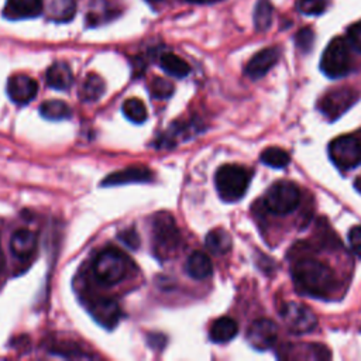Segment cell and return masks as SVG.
<instances>
[{
	"label": "cell",
	"instance_id": "obj_1",
	"mask_svg": "<svg viewBox=\"0 0 361 361\" xmlns=\"http://www.w3.org/2000/svg\"><path fill=\"white\" fill-rule=\"evenodd\" d=\"M292 278L298 290L316 298L327 296L336 283L331 269L313 258L298 259L292 265Z\"/></svg>",
	"mask_w": 361,
	"mask_h": 361
},
{
	"label": "cell",
	"instance_id": "obj_2",
	"mask_svg": "<svg viewBox=\"0 0 361 361\" xmlns=\"http://www.w3.org/2000/svg\"><path fill=\"white\" fill-rule=\"evenodd\" d=\"M182 235L175 219L166 213H157L152 219V251L154 255L166 261L173 257L180 248Z\"/></svg>",
	"mask_w": 361,
	"mask_h": 361
},
{
	"label": "cell",
	"instance_id": "obj_3",
	"mask_svg": "<svg viewBox=\"0 0 361 361\" xmlns=\"http://www.w3.org/2000/svg\"><path fill=\"white\" fill-rule=\"evenodd\" d=\"M251 182V172L241 166L234 164L223 165L217 169L214 175V185L217 189V193L221 200L227 203H233L240 200Z\"/></svg>",
	"mask_w": 361,
	"mask_h": 361
},
{
	"label": "cell",
	"instance_id": "obj_4",
	"mask_svg": "<svg viewBox=\"0 0 361 361\" xmlns=\"http://www.w3.org/2000/svg\"><path fill=\"white\" fill-rule=\"evenodd\" d=\"M92 267L97 281L107 285H114L121 282L128 275L131 262L121 250L109 247L97 252Z\"/></svg>",
	"mask_w": 361,
	"mask_h": 361
},
{
	"label": "cell",
	"instance_id": "obj_5",
	"mask_svg": "<svg viewBox=\"0 0 361 361\" xmlns=\"http://www.w3.org/2000/svg\"><path fill=\"white\" fill-rule=\"evenodd\" d=\"M322 72L331 78L338 79L345 76L351 71V55L348 41L343 37H336L323 51L320 59Z\"/></svg>",
	"mask_w": 361,
	"mask_h": 361
},
{
	"label": "cell",
	"instance_id": "obj_6",
	"mask_svg": "<svg viewBox=\"0 0 361 361\" xmlns=\"http://www.w3.org/2000/svg\"><path fill=\"white\" fill-rule=\"evenodd\" d=\"M300 200L299 189L289 180H278L265 192L262 204L274 214H288L293 212Z\"/></svg>",
	"mask_w": 361,
	"mask_h": 361
},
{
	"label": "cell",
	"instance_id": "obj_7",
	"mask_svg": "<svg viewBox=\"0 0 361 361\" xmlns=\"http://www.w3.org/2000/svg\"><path fill=\"white\" fill-rule=\"evenodd\" d=\"M331 162L340 169H353L361 164V142L354 135H341L329 145Z\"/></svg>",
	"mask_w": 361,
	"mask_h": 361
},
{
	"label": "cell",
	"instance_id": "obj_8",
	"mask_svg": "<svg viewBox=\"0 0 361 361\" xmlns=\"http://www.w3.org/2000/svg\"><path fill=\"white\" fill-rule=\"evenodd\" d=\"M281 319L293 334H306L317 326V317L312 309L298 302L283 303L281 307Z\"/></svg>",
	"mask_w": 361,
	"mask_h": 361
},
{
	"label": "cell",
	"instance_id": "obj_9",
	"mask_svg": "<svg viewBox=\"0 0 361 361\" xmlns=\"http://www.w3.org/2000/svg\"><path fill=\"white\" fill-rule=\"evenodd\" d=\"M85 305L92 317L106 329H113L121 317L120 306L110 298L92 296L86 299Z\"/></svg>",
	"mask_w": 361,
	"mask_h": 361
},
{
	"label": "cell",
	"instance_id": "obj_10",
	"mask_svg": "<svg viewBox=\"0 0 361 361\" xmlns=\"http://www.w3.org/2000/svg\"><path fill=\"white\" fill-rule=\"evenodd\" d=\"M278 337V327L272 320L258 319L252 322L247 330V341L248 344L258 350L265 351L269 350Z\"/></svg>",
	"mask_w": 361,
	"mask_h": 361
},
{
	"label": "cell",
	"instance_id": "obj_11",
	"mask_svg": "<svg viewBox=\"0 0 361 361\" xmlns=\"http://www.w3.org/2000/svg\"><path fill=\"white\" fill-rule=\"evenodd\" d=\"M355 99L357 94L351 89H333L331 92L326 93L324 97L320 99L319 109L324 116L333 120L343 114L355 102Z\"/></svg>",
	"mask_w": 361,
	"mask_h": 361
},
{
	"label": "cell",
	"instance_id": "obj_12",
	"mask_svg": "<svg viewBox=\"0 0 361 361\" xmlns=\"http://www.w3.org/2000/svg\"><path fill=\"white\" fill-rule=\"evenodd\" d=\"M8 97L17 104L30 103L38 93V83L31 76L18 73L7 80Z\"/></svg>",
	"mask_w": 361,
	"mask_h": 361
},
{
	"label": "cell",
	"instance_id": "obj_13",
	"mask_svg": "<svg viewBox=\"0 0 361 361\" xmlns=\"http://www.w3.org/2000/svg\"><path fill=\"white\" fill-rule=\"evenodd\" d=\"M279 59V49L276 47H268L257 52L247 63L245 73L251 79H259L264 75H267L271 68L275 66V63Z\"/></svg>",
	"mask_w": 361,
	"mask_h": 361
},
{
	"label": "cell",
	"instance_id": "obj_14",
	"mask_svg": "<svg viewBox=\"0 0 361 361\" xmlns=\"http://www.w3.org/2000/svg\"><path fill=\"white\" fill-rule=\"evenodd\" d=\"M152 179V172L144 165H133L124 168L121 171L113 172L106 176L102 182L103 186H117V185H127V183H141L149 182Z\"/></svg>",
	"mask_w": 361,
	"mask_h": 361
},
{
	"label": "cell",
	"instance_id": "obj_15",
	"mask_svg": "<svg viewBox=\"0 0 361 361\" xmlns=\"http://www.w3.org/2000/svg\"><path fill=\"white\" fill-rule=\"evenodd\" d=\"M38 237L28 228L17 230L10 238V250L20 261H28L37 251Z\"/></svg>",
	"mask_w": 361,
	"mask_h": 361
},
{
	"label": "cell",
	"instance_id": "obj_16",
	"mask_svg": "<svg viewBox=\"0 0 361 361\" xmlns=\"http://www.w3.org/2000/svg\"><path fill=\"white\" fill-rule=\"evenodd\" d=\"M44 10L42 0H7L4 16L8 18H32Z\"/></svg>",
	"mask_w": 361,
	"mask_h": 361
},
{
	"label": "cell",
	"instance_id": "obj_17",
	"mask_svg": "<svg viewBox=\"0 0 361 361\" xmlns=\"http://www.w3.org/2000/svg\"><path fill=\"white\" fill-rule=\"evenodd\" d=\"M45 79L49 87L56 90H66L71 87L73 82V73L68 63L55 62L48 68L45 73Z\"/></svg>",
	"mask_w": 361,
	"mask_h": 361
},
{
	"label": "cell",
	"instance_id": "obj_18",
	"mask_svg": "<svg viewBox=\"0 0 361 361\" xmlns=\"http://www.w3.org/2000/svg\"><path fill=\"white\" fill-rule=\"evenodd\" d=\"M185 269L190 278L202 281L212 275L213 265H212L210 258L204 252L195 251L188 257Z\"/></svg>",
	"mask_w": 361,
	"mask_h": 361
},
{
	"label": "cell",
	"instance_id": "obj_19",
	"mask_svg": "<svg viewBox=\"0 0 361 361\" xmlns=\"http://www.w3.org/2000/svg\"><path fill=\"white\" fill-rule=\"evenodd\" d=\"M44 10L51 20L65 23L75 16L76 4L75 0H44Z\"/></svg>",
	"mask_w": 361,
	"mask_h": 361
},
{
	"label": "cell",
	"instance_id": "obj_20",
	"mask_svg": "<svg viewBox=\"0 0 361 361\" xmlns=\"http://www.w3.org/2000/svg\"><path fill=\"white\" fill-rule=\"evenodd\" d=\"M238 331L237 323L231 317H220L214 320L210 327L209 336L213 343H227L235 337Z\"/></svg>",
	"mask_w": 361,
	"mask_h": 361
},
{
	"label": "cell",
	"instance_id": "obj_21",
	"mask_svg": "<svg viewBox=\"0 0 361 361\" xmlns=\"http://www.w3.org/2000/svg\"><path fill=\"white\" fill-rule=\"evenodd\" d=\"M104 89V80L96 73H89L79 89V97L82 102H96L103 96Z\"/></svg>",
	"mask_w": 361,
	"mask_h": 361
},
{
	"label": "cell",
	"instance_id": "obj_22",
	"mask_svg": "<svg viewBox=\"0 0 361 361\" xmlns=\"http://www.w3.org/2000/svg\"><path fill=\"white\" fill-rule=\"evenodd\" d=\"M233 241L230 234L223 228H213L206 235V247L216 255H223L231 250Z\"/></svg>",
	"mask_w": 361,
	"mask_h": 361
},
{
	"label": "cell",
	"instance_id": "obj_23",
	"mask_svg": "<svg viewBox=\"0 0 361 361\" xmlns=\"http://www.w3.org/2000/svg\"><path fill=\"white\" fill-rule=\"evenodd\" d=\"M159 65L168 75L173 78H185L190 72V66L186 63V61L172 52L162 54L159 58Z\"/></svg>",
	"mask_w": 361,
	"mask_h": 361
},
{
	"label": "cell",
	"instance_id": "obj_24",
	"mask_svg": "<svg viewBox=\"0 0 361 361\" xmlns=\"http://www.w3.org/2000/svg\"><path fill=\"white\" fill-rule=\"evenodd\" d=\"M39 113L48 120H63L71 117L72 110L62 100H45L39 106Z\"/></svg>",
	"mask_w": 361,
	"mask_h": 361
},
{
	"label": "cell",
	"instance_id": "obj_25",
	"mask_svg": "<svg viewBox=\"0 0 361 361\" xmlns=\"http://www.w3.org/2000/svg\"><path fill=\"white\" fill-rule=\"evenodd\" d=\"M259 159L267 166L276 168V169H282V168L288 166L289 162H290L289 154L285 149L278 148V147H268V148H265L261 152Z\"/></svg>",
	"mask_w": 361,
	"mask_h": 361
},
{
	"label": "cell",
	"instance_id": "obj_26",
	"mask_svg": "<svg viewBox=\"0 0 361 361\" xmlns=\"http://www.w3.org/2000/svg\"><path fill=\"white\" fill-rule=\"evenodd\" d=\"M121 110H123L124 116L135 124L144 123L147 120V116H148L144 102L137 99V97H131V99L124 100V103L121 106Z\"/></svg>",
	"mask_w": 361,
	"mask_h": 361
},
{
	"label": "cell",
	"instance_id": "obj_27",
	"mask_svg": "<svg viewBox=\"0 0 361 361\" xmlns=\"http://www.w3.org/2000/svg\"><path fill=\"white\" fill-rule=\"evenodd\" d=\"M272 24V4L269 0H258L254 8V25L258 31H267Z\"/></svg>",
	"mask_w": 361,
	"mask_h": 361
},
{
	"label": "cell",
	"instance_id": "obj_28",
	"mask_svg": "<svg viewBox=\"0 0 361 361\" xmlns=\"http://www.w3.org/2000/svg\"><path fill=\"white\" fill-rule=\"evenodd\" d=\"M149 90L155 99H168L173 93V85L169 80L157 76L152 79L149 85Z\"/></svg>",
	"mask_w": 361,
	"mask_h": 361
},
{
	"label": "cell",
	"instance_id": "obj_29",
	"mask_svg": "<svg viewBox=\"0 0 361 361\" xmlns=\"http://www.w3.org/2000/svg\"><path fill=\"white\" fill-rule=\"evenodd\" d=\"M298 10L306 16H319L326 10V0H298Z\"/></svg>",
	"mask_w": 361,
	"mask_h": 361
},
{
	"label": "cell",
	"instance_id": "obj_30",
	"mask_svg": "<svg viewBox=\"0 0 361 361\" xmlns=\"http://www.w3.org/2000/svg\"><path fill=\"white\" fill-rule=\"evenodd\" d=\"M313 41H314V34H313V31L309 27L302 28L295 35V44L303 52H309L312 49Z\"/></svg>",
	"mask_w": 361,
	"mask_h": 361
},
{
	"label": "cell",
	"instance_id": "obj_31",
	"mask_svg": "<svg viewBox=\"0 0 361 361\" xmlns=\"http://www.w3.org/2000/svg\"><path fill=\"white\" fill-rule=\"evenodd\" d=\"M348 44L358 52H361V21L354 23L347 30Z\"/></svg>",
	"mask_w": 361,
	"mask_h": 361
},
{
	"label": "cell",
	"instance_id": "obj_32",
	"mask_svg": "<svg viewBox=\"0 0 361 361\" xmlns=\"http://www.w3.org/2000/svg\"><path fill=\"white\" fill-rule=\"evenodd\" d=\"M118 238H120L121 243L126 244L128 248L137 250V247L140 245V237H138L137 231H135L133 227L123 230V231L118 234Z\"/></svg>",
	"mask_w": 361,
	"mask_h": 361
},
{
	"label": "cell",
	"instance_id": "obj_33",
	"mask_svg": "<svg viewBox=\"0 0 361 361\" xmlns=\"http://www.w3.org/2000/svg\"><path fill=\"white\" fill-rule=\"evenodd\" d=\"M348 243L353 252L361 258V226H354L348 231Z\"/></svg>",
	"mask_w": 361,
	"mask_h": 361
},
{
	"label": "cell",
	"instance_id": "obj_34",
	"mask_svg": "<svg viewBox=\"0 0 361 361\" xmlns=\"http://www.w3.org/2000/svg\"><path fill=\"white\" fill-rule=\"evenodd\" d=\"M189 3H195V4H203V3H209V1H213V0H188Z\"/></svg>",
	"mask_w": 361,
	"mask_h": 361
},
{
	"label": "cell",
	"instance_id": "obj_35",
	"mask_svg": "<svg viewBox=\"0 0 361 361\" xmlns=\"http://www.w3.org/2000/svg\"><path fill=\"white\" fill-rule=\"evenodd\" d=\"M3 269V255H1V250H0V271Z\"/></svg>",
	"mask_w": 361,
	"mask_h": 361
},
{
	"label": "cell",
	"instance_id": "obj_36",
	"mask_svg": "<svg viewBox=\"0 0 361 361\" xmlns=\"http://www.w3.org/2000/svg\"><path fill=\"white\" fill-rule=\"evenodd\" d=\"M357 186L361 189V178H358V182H357Z\"/></svg>",
	"mask_w": 361,
	"mask_h": 361
},
{
	"label": "cell",
	"instance_id": "obj_37",
	"mask_svg": "<svg viewBox=\"0 0 361 361\" xmlns=\"http://www.w3.org/2000/svg\"><path fill=\"white\" fill-rule=\"evenodd\" d=\"M148 1H159V0H148Z\"/></svg>",
	"mask_w": 361,
	"mask_h": 361
}]
</instances>
